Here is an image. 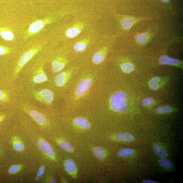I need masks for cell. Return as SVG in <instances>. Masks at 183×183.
Returning a JSON list of instances; mask_svg holds the SVG:
<instances>
[{"label":"cell","mask_w":183,"mask_h":183,"mask_svg":"<svg viewBox=\"0 0 183 183\" xmlns=\"http://www.w3.org/2000/svg\"><path fill=\"white\" fill-rule=\"evenodd\" d=\"M33 80L35 83H41L45 82L47 80V77L46 74L44 73L42 70L41 73L36 75L34 77Z\"/></svg>","instance_id":"603a6c76"},{"label":"cell","mask_w":183,"mask_h":183,"mask_svg":"<svg viewBox=\"0 0 183 183\" xmlns=\"http://www.w3.org/2000/svg\"><path fill=\"white\" fill-rule=\"evenodd\" d=\"M108 48L106 47H103L93 55L92 62L95 64H99L102 62L106 56Z\"/></svg>","instance_id":"30bf717a"},{"label":"cell","mask_w":183,"mask_h":183,"mask_svg":"<svg viewBox=\"0 0 183 183\" xmlns=\"http://www.w3.org/2000/svg\"><path fill=\"white\" fill-rule=\"evenodd\" d=\"M152 38V35L148 32L139 33L135 37L136 42L140 45H145Z\"/></svg>","instance_id":"9a60e30c"},{"label":"cell","mask_w":183,"mask_h":183,"mask_svg":"<svg viewBox=\"0 0 183 183\" xmlns=\"http://www.w3.org/2000/svg\"><path fill=\"white\" fill-rule=\"evenodd\" d=\"M143 183H158L159 182L154 181H153L146 180L143 181Z\"/></svg>","instance_id":"e575fe53"},{"label":"cell","mask_w":183,"mask_h":183,"mask_svg":"<svg viewBox=\"0 0 183 183\" xmlns=\"http://www.w3.org/2000/svg\"><path fill=\"white\" fill-rule=\"evenodd\" d=\"M49 21L39 20L35 22L30 25L29 28V32L31 34L37 33L42 30L46 23H48Z\"/></svg>","instance_id":"7c38bea8"},{"label":"cell","mask_w":183,"mask_h":183,"mask_svg":"<svg viewBox=\"0 0 183 183\" xmlns=\"http://www.w3.org/2000/svg\"><path fill=\"white\" fill-rule=\"evenodd\" d=\"M6 95L2 91L0 90V101L4 100L7 99Z\"/></svg>","instance_id":"836d02e7"},{"label":"cell","mask_w":183,"mask_h":183,"mask_svg":"<svg viewBox=\"0 0 183 183\" xmlns=\"http://www.w3.org/2000/svg\"><path fill=\"white\" fill-rule=\"evenodd\" d=\"M0 35L3 39L7 41H12L14 38L13 33L5 27H0Z\"/></svg>","instance_id":"ac0fdd59"},{"label":"cell","mask_w":183,"mask_h":183,"mask_svg":"<svg viewBox=\"0 0 183 183\" xmlns=\"http://www.w3.org/2000/svg\"><path fill=\"white\" fill-rule=\"evenodd\" d=\"M45 172V168L44 166H42L39 170L37 176V179L41 178L42 176L44 173Z\"/></svg>","instance_id":"d6a6232c"},{"label":"cell","mask_w":183,"mask_h":183,"mask_svg":"<svg viewBox=\"0 0 183 183\" xmlns=\"http://www.w3.org/2000/svg\"><path fill=\"white\" fill-rule=\"evenodd\" d=\"M20 170L19 167L17 165H14L11 166L9 172L10 174H14Z\"/></svg>","instance_id":"4dcf8cb0"},{"label":"cell","mask_w":183,"mask_h":183,"mask_svg":"<svg viewBox=\"0 0 183 183\" xmlns=\"http://www.w3.org/2000/svg\"><path fill=\"white\" fill-rule=\"evenodd\" d=\"M38 50L35 49L27 51L23 54L20 59L17 71L20 70L22 67L28 62L32 58L34 55L37 52Z\"/></svg>","instance_id":"9c48e42d"},{"label":"cell","mask_w":183,"mask_h":183,"mask_svg":"<svg viewBox=\"0 0 183 183\" xmlns=\"http://www.w3.org/2000/svg\"><path fill=\"white\" fill-rule=\"evenodd\" d=\"M153 150L160 157L164 159L167 157V154L165 151L157 145L154 144L153 146Z\"/></svg>","instance_id":"cb8c5ba5"},{"label":"cell","mask_w":183,"mask_h":183,"mask_svg":"<svg viewBox=\"0 0 183 183\" xmlns=\"http://www.w3.org/2000/svg\"><path fill=\"white\" fill-rule=\"evenodd\" d=\"M121 67L123 72L126 73H130L134 69L133 65L129 62L122 63L121 65Z\"/></svg>","instance_id":"7402d4cb"},{"label":"cell","mask_w":183,"mask_h":183,"mask_svg":"<svg viewBox=\"0 0 183 183\" xmlns=\"http://www.w3.org/2000/svg\"><path fill=\"white\" fill-rule=\"evenodd\" d=\"M65 168L66 171L71 176H75L77 169L74 161L71 159H67L65 161Z\"/></svg>","instance_id":"5bb4252c"},{"label":"cell","mask_w":183,"mask_h":183,"mask_svg":"<svg viewBox=\"0 0 183 183\" xmlns=\"http://www.w3.org/2000/svg\"><path fill=\"white\" fill-rule=\"evenodd\" d=\"M37 145L39 149L42 152L52 158H55L54 151L48 142L44 140H40L38 141Z\"/></svg>","instance_id":"8992f818"},{"label":"cell","mask_w":183,"mask_h":183,"mask_svg":"<svg viewBox=\"0 0 183 183\" xmlns=\"http://www.w3.org/2000/svg\"><path fill=\"white\" fill-rule=\"evenodd\" d=\"M89 41V39H85L76 43L73 46L74 50L78 52L84 51L88 45Z\"/></svg>","instance_id":"e0dca14e"},{"label":"cell","mask_w":183,"mask_h":183,"mask_svg":"<svg viewBox=\"0 0 183 183\" xmlns=\"http://www.w3.org/2000/svg\"><path fill=\"white\" fill-rule=\"evenodd\" d=\"M14 149L18 152H22L24 150V146L20 141L15 142L13 144Z\"/></svg>","instance_id":"f1b7e54d"},{"label":"cell","mask_w":183,"mask_h":183,"mask_svg":"<svg viewBox=\"0 0 183 183\" xmlns=\"http://www.w3.org/2000/svg\"><path fill=\"white\" fill-rule=\"evenodd\" d=\"M126 94L123 91H118L114 93L110 99V105L113 110L118 112H124L128 108L126 100Z\"/></svg>","instance_id":"6da1fadb"},{"label":"cell","mask_w":183,"mask_h":183,"mask_svg":"<svg viewBox=\"0 0 183 183\" xmlns=\"http://www.w3.org/2000/svg\"><path fill=\"white\" fill-rule=\"evenodd\" d=\"M34 95L38 100L47 104H50L54 98L53 92L49 89H44L39 92H35Z\"/></svg>","instance_id":"3957f363"},{"label":"cell","mask_w":183,"mask_h":183,"mask_svg":"<svg viewBox=\"0 0 183 183\" xmlns=\"http://www.w3.org/2000/svg\"><path fill=\"white\" fill-rule=\"evenodd\" d=\"M67 60L62 58H58L54 60L52 63L53 72L57 73L60 72L64 69L67 63Z\"/></svg>","instance_id":"8fae6325"},{"label":"cell","mask_w":183,"mask_h":183,"mask_svg":"<svg viewBox=\"0 0 183 183\" xmlns=\"http://www.w3.org/2000/svg\"><path fill=\"white\" fill-rule=\"evenodd\" d=\"M161 1L165 3H167L169 2L170 0H161Z\"/></svg>","instance_id":"8d00e7d4"},{"label":"cell","mask_w":183,"mask_h":183,"mask_svg":"<svg viewBox=\"0 0 183 183\" xmlns=\"http://www.w3.org/2000/svg\"><path fill=\"white\" fill-rule=\"evenodd\" d=\"M93 82L92 79L88 77L83 79L78 84L75 91V95L77 97H81L88 91Z\"/></svg>","instance_id":"7a4b0ae2"},{"label":"cell","mask_w":183,"mask_h":183,"mask_svg":"<svg viewBox=\"0 0 183 183\" xmlns=\"http://www.w3.org/2000/svg\"><path fill=\"white\" fill-rule=\"evenodd\" d=\"M159 62L161 64L182 67V62L180 60L170 58L163 55L159 58Z\"/></svg>","instance_id":"ba28073f"},{"label":"cell","mask_w":183,"mask_h":183,"mask_svg":"<svg viewBox=\"0 0 183 183\" xmlns=\"http://www.w3.org/2000/svg\"><path fill=\"white\" fill-rule=\"evenodd\" d=\"M49 183H57V181L56 180H55V179L53 178L52 179V180L49 182Z\"/></svg>","instance_id":"d590c367"},{"label":"cell","mask_w":183,"mask_h":183,"mask_svg":"<svg viewBox=\"0 0 183 183\" xmlns=\"http://www.w3.org/2000/svg\"><path fill=\"white\" fill-rule=\"evenodd\" d=\"M84 25L82 22H78L75 24L72 27L67 29L66 32V35L69 38H73L77 37L82 30Z\"/></svg>","instance_id":"52a82bcc"},{"label":"cell","mask_w":183,"mask_h":183,"mask_svg":"<svg viewBox=\"0 0 183 183\" xmlns=\"http://www.w3.org/2000/svg\"><path fill=\"white\" fill-rule=\"evenodd\" d=\"M154 102V99L151 98H146L143 99L141 101V104L143 106L146 107H148L152 105Z\"/></svg>","instance_id":"f546056e"},{"label":"cell","mask_w":183,"mask_h":183,"mask_svg":"<svg viewBox=\"0 0 183 183\" xmlns=\"http://www.w3.org/2000/svg\"><path fill=\"white\" fill-rule=\"evenodd\" d=\"M135 151L133 149H123L119 150L117 153V156L122 157H129L134 155Z\"/></svg>","instance_id":"ffe728a7"},{"label":"cell","mask_w":183,"mask_h":183,"mask_svg":"<svg viewBox=\"0 0 183 183\" xmlns=\"http://www.w3.org/2000/svg\"><path fill=\"white\" fill-rule=\"evenodd\" d=\"M159 163L163 167L166 168H171L172 166V163L170 161L161 159L159 161Z\"/></svg>","instance_id":"83f0119b"},{"label":"cell","mask_w":183,"mask_h":183,"mask_svg":"<svg viewBox=\"0 0 183 183\" xmlns=\"http://www.w3.org/2000/svg\"><path fill=\"white\" fill-rule=\"evenodd\" d=\"M144 18H137L132 17L126 16L123 17L121 20V25L123 29L129 30L133 26L138 22L144 20Z\"/></svg>","instance_id":"277c9868"},{"label":"cell","mask_w":183,"mask_h":183,"mask_svg":"<svg viewBox=\"0 0 183 183\" xmlns=\"http://www.w3.org/2000/svg\"><path fill=\"white\" fill-rule=\"evenodd\" d=\"M29 114L34 121H36L39 125H43L46 124V118L42 114L36 111L32 110L30 111Z\"/></svg>","instance_id":"4fadbf2b"},{"label":"cell","mask_w":183,"mask_h":183,"mask_svg":"<svg viewBox=\"0 0 183 183\" xmlns=\"http://www.w3.org/2000/svg\"><path fill=\"white\" fill-rule=\"evenodd\" d=\"M60 146L63 150L69 152H72L74 151V148L69 143L65 141H62L60 143Z\"/></svg>","instance_id":"484cf974"},{"label":"cell","mask_w":183,"mask_h":183,"mask_svg":"<svg viewBox=\"0 0 183 183\" xmlns=\"http://www.w3.org/2000/svg\"><path fill=\"white\" fill-rule=\"evenodd\" d=\"M74 122L77 126L85 130L89 129L91 128L90 122L86 119L82 117H78L74 119Z\"/></svg>","instance_id":"2e32d148"},{"label":"cell","mask_w":183,"mask_h":183,"mask_svg":"<svg viewBox=\"0 0 183 183\" xmlns=\"http://www.w3.org/2000/svg\"><path fill=\"white\" fill-rule=\"evenodd\" d=\"M95 156L99 160H102L104 159V150L101 147H96L93 149Z\"/></svg>","instance_id":"d4e9b609"},{"label":"cell","mask_w":183,"mask_h":183,"mask_svg":"<svg viewBox=\"0 0 183 183\" xmlns=\"http://www.w3.org/2000/svg\"><path fill=\"white\" fill-rule=\"evenodd\" d=\"M115 138L118 141H133L135 140L132 135L127 132L118 134L116 135Z\"/></svg>","instance_id":"d6986e66"},{"label":"cell","mask_w":183,"mask_h":183,"mask_svg":"<svg viewBox=\"0 0 183 183\" xmlns=\"http://www.w3.org/2000/svg\"><path fill=\"white\" fill-rule=\"evenodd\" d=\"M161 80V78L160 77H156L153 78L149 82L150 88L153 90H157L160 87L159 83Z\"/></svg>","instance_id":"44dd1931"},{"label":"cell","mask_w":183,"mask_h":183,"mask_svg":"<svg viewBox=\"0 0 183 183\" xmlns=\"http://www.w3.org/2000/svg\"><path fill=\"white\" fill-rule=\"evenodd\" d=\"M172 109L168 106H159L156 110V112L158 114H165L170 113Z\"/></svg>","instance_id":"4316f807"},{"label":"cell","mask_w":183,"mask_h":183,"mask_svg":"<svg viewBox=\"0 0 183 183\" xmlns=\"http://www.w3.org/2000/svg\"><path fill=\"white\" fill-rule=\"evenodd\" d=\"M73 72V70H70L58 74L55 77L56 84L59 87L64 86L69 80Z\"/></svg>","instance_id":"5b68a950"},{"label":"cell","mask_w":183,"mask_h":183,"mask_svg":"<svg viewBox=\"0 0 183 183\" xmlns=\"http://www.w3.org/2000/svg\"><path fill=\"white\" fill-rule=\"evenodd\" d=\"M10 49L7 47L0 46V55H4L10 52Z\"/></svg>","instance_id":"1f68e13d"}]
</instances>
